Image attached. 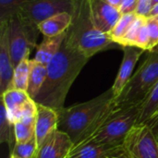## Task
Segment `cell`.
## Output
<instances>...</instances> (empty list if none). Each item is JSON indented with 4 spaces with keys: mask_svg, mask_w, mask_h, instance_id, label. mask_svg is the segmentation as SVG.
Listing matches in <instances>:
<instances>
[{
    "mask_svg": "<svg viewBox=\"0 0 158 158\" xmlns=\"http://www.w3.org/2000/svg\"><path fill=\"white\" fill-rule=\"evenodd\" d=\"M88 61L89 58L63 42L57 54L47 64L45 81L34 101L56 111L64 108L70 87Z\"/></svg>",
    "mask_w": 158,
    "mask_h": 158,
    "instance_id": "cell-1",
    "label": "cell"
},
{
    "mask_svg": "<svg viewBox=\"0 0 158 158\" xmlns=\"http://www.w3.org/2000/svg\"><path fill=\"white\" fill-rule=\"evenodd\" d=\"M114 103L115 96L110 88L89 101L64 107L57 111L58 130L68 134L76 145L90 134Z\"/></svg>",
    "mask_w": 158,
    "mask_h": 158,
    "instance_id": "cell-2",
    "label": "cell"
},
{
    "mask_svg": "<svg viewBox=\"0 0 158 158\" xmlns=\"http://www.w3.org/2000/svg\"><path fill=\"white\" fill-rule=\"evenodd\" d=\"M67 45L87 58L99 52L119 47L107 33L98 30L91 18L88 0H77L73 21L64 41Z\"/></svg>",
    "mask_w": 158,
    "mask_h": 158,
    "instance_id": "cell-3",
    "label": "cell"
},
{
    "mask_svg": "<svg viewBox=\"0 0 158 158\" xmlns=\"http://www.w3.org/2000/svg\"><path fill=\"white\" fill-rule=\"evenodd\" d=\"M140 106H118L114 103L104 116L99 126L76 145L88 143L122 145L129 131L137 124Z\"/></svg>",
    "mask_w": 158,
    "mask_h": 158,
    "instance_id": "cell-4",
    "label": "cell"
},
{
    "mask_svg": "<svg viewBox=\"0 0 158 158\" xmlns=\"http://www.w3.org/2000/svg\"><path fill=\"white\" fill-rule=\"evenodd\" d=\"M158 82V46L148 51L144 60L133 73L120 95L115 99L118 106H140Z\"/></svg>",
    "mask_w": 158,
    "mask_h": 158,
    "instance_id": "cell-5",
    "label": "cell"
},
{
    "mask_svg": "<svg viewBox=\"0 0 158 158\" xmlns=\"http://www.w3.org/2000/svg\"><path fill=\"white\" fill-rule=\"evenodd\" d=\"M77 0H27L18 7L20 19L31 26L38 27L42 21L56 14H74Z\"/></svg>",
    "mask_w": 158,
    "mask_h": 158,
    "instance_id": "cell-6",
    "label": "cell"
},
{
    "mask_svg": "<svg viewBox=\"0 0 158 158\" xmlns=\"http://www.w3.org/2000/svg\"><path fill=\"white\" fill-rule=\"evenodd\" d=\"M9 47L14 68L25 57L30 56L36 47L38 27L24 23L16 12L9 19Z\"/></svg>",
    "mask_w": 158,
    "mask_h": 158,
    "instance_id": "cell-7",
    "label": "cell"
},
{
    "mask_svg": "<svg viewBox=\"0 0 158 158\" xmlns=\"http://www.w3.org/2000/svg\"><path fill=\"white\" fill-rule=\"evenodd\" d=\"M123 147L131 158H158V141L145 123L136 124L127 134Z\"/></svg>",
    "mask_w": 158,
    "mask_h": 158,
    "instance_id": "cell-8",
    "label": "cell"
},
{
    "mask_svg": "<svg viewBox=\"0 0 158 158\" xmlns=\"http://www.w3.org/2000/svg\"><path fill=\"white\" fill-rule=\"evenodd\" d=\"M88 4L94 26L108 34L122 16L119 9L107 0H88Z\"/></svg>",
    "mask_w": 158,
    "mask_h": 158,
    "instance_id": "cell-9",
    "label": "cell"
},
{
    "mask_svg": "<svg viewBox=\"0 0 158 158\" xmlns=\"http://www.w3.org/2000/svg\"><path fill=\"white\" fill-rule=\"evenodd\" d=\"M14 66L9 47V22H0V92L11 88Z\"/></svg>",
    "mask_w": 158,
    "mask_h": 158,
    "instance_id": "cell-10",
    "label": "cell"
},
{
    "mask_svg": "<svg viewBox=\"0 0 158 158\" xmlns=\"http://www.w3.org/2000/svg\"><path fill=\"white\" fill-rule=\"evenodd\" d=\"M123 52H124V56L120 68L118 69L114 84L111 87L115 99L120 95L123 89L130 81L131 76L133 75L132 72L139 58L145 51L134 46H126L123 47Z\"/></svg>",
    "mask_w": 158,
    "mask_h": 158,
    "instance_id": "cell-11",
    "label": "cell"
},
{
    "mask_svg": "<svg viewBox=\"0 0 158 158\" xmlns=\"http://www.w3.org/2000/svg\"><path fill=\"white\" fill-rule=\"evenodd\" d=\"M72 147L69 136L57 130L38 147L35 158H67Z\"/></svg>",
    "mask_w": 158,
    "mask_h": 158,
    "instance_id": "cell-12",
    "label": "cell"
},
{
    "mask_svg": "<svg viewBox=\"0 0 158 158\" xmlns=\"http://www.w3.org/2000/svg\"><path fill=\"white\" fill-rule=\"evenodd\" d=\"M38 105L35 119V139L38 147L58 130V112L51 107Z\"/></svg>",
    "mask_w": 158,
    "mask_h": 158,
    "instance_id": "cell-13",
    "label": "cell"
},
{
    "mask_svg": "<svg viewBox=\"0 0 158 158\" xmlns=\"http://www.w3.org/2000/svg\"><path fill=\"white\" fill-rule=\"evenodd\" d=\"M122 145L101 144L96 143L79 144L72 147L67 158H107Z\"/></svg>",
    "mask_w": 158,
    "mask_h": 158,
    "instance_id": "cell-14",
    "label": "cell"
},
{
    "mask_svg": "<svg viewBox=\"0 0 158 158\" xmlns=\"http://www.w3.org/2000/svg\"><path fill=\"white\" fill-rule=\"evenodd\" d=\"M73 15L69 12L56 14L38 24V29L46 37H54L66 32L71 26Z\"/></svg>",
    "mask_w": 158,
    "mask_h": 158,
    "instance_id": "cell-15",
    "label": "cell"
},
{
    "mask_svg": "<svg viewBox=\"0 0 158 158\" xmlns=\"http://www.w3.org/2000/svg\"><path fill=\"white\" fill-rule=\"evenodd\" d=\"M67 32H64L60 35L54 37H46L44 36L42 43L37 45L36 54L34 56V60L44 65H46L53 59V57L59 51L64 40L66 39Z\"/></svg>",
    "mask_w": 158,
    "mask_h": 158,
    "instance_id": "cell-16",
    "label": "cell"
},
{
    "mask_svg": "<svg viewBox=\"0 0 158 158\" xmlns=\"http://www.w3.org/2000/svg\"><path fill=\"white\" fill-rule=\"evenodd\" d=\"M47 75V66L31 59V71L28 81L27 94L31 99H35L40 93Z\"/></svg>",
    "mask_w": 158,
    "mask_h": 158,
    "instance_id": "cell-17",
    "label": "cell"
},
{
    "mask_svg": "<svg viewBox=\"0 0 158 158\" xmlns=\"http://www.w3.org/2000/svg\"><path fill=\"white\" fill-rule=\"evenodd\" d=\"M30 99H31L26 91L18 89H8L1 94V103L5 106L7 115L12 119L14 114L22 107Z\"/></svg>",
    "mask_w": 158,
    "mask_h": 158,
    "instance_id": "cell-18",
    "label": "cell"
},
{
    "mask_svg": "<svg viewBox=\"0 0 158 158\" xmlns=\"http://www.w3.org/2000/svg\"><path fill=\"white\" fill-rule=\"evenodd\" d=\"M158 112V82L149 92L140 105V112L137 124L146 123Z\"/></svg>",
    "mask_w": 158,
    "mask_h": 158,
    "instance_id": "cell-19",
    "label": "cell"
},
{
    "mask_svg": "<svg viewBox=\"0 0 158 158\" xmlns=\"http://www.w3.org/2000/svg\"><path fill=\"white\" fill-rule=\"evenodd\" d=\"M0 143H6L10 153L16 145L14 123L10 120L6 109L2 103L0 108Z\"/></svg>",
    "mask_w": 158,
    "mask_h": 158,
    "instance_id": "cell-20",
    "label": "cell"
},
{
    "mask_svg": "<svg viewBox=\"0 0 158 158\" xmlns=\"http://www.w3.org/2000/svg\"><path fill=\"white\" fill-rule=\"evenodd\" d=\"M30 71H31V59L29 58V56H27L23 58L15 67L11 88L21 90V91H27Z\"/></svg>",
    "mask_w": 158,
    "mask_h": 158,
    "instance_id": "cell-21",
    "label": "cell"
},
{
    "mask_svg": "<svg viewBox=\"0 0 158 158\" xmlns=\"http://www.w3.org/2000/svg\"><path fill=\"white\" fill-rule=\"evenodd\" d=\"M146 19H147V18H145V17L137 16L135 18V19L133 20V22L131 23V25L130 26V28L128 29V31H126V33L118 42V44L119 46H121L122 48L126 47V46H134L135 47L140 30H141L142 26L144 24V22L146 21Z\"/></svg>",
    "mask_w": 158,
    "mask_h": 158,
    "instance_id": "cell-22",
    "label": "cell"
},
{
    "mask_svg": "<svg viewBox=\"0 0 158 158\" xmlns=\"http://www.w3.org/2000/svg\"><path fill=\"white\" fill-rule=\"evenodd\" d=\"M136 17L137 15L135 14V12L122 14V16L120 17L119 20L117 22L113 30L108 33L110 39L118 44V42L126 33V31H128V29L130 28V26L131 25V23L133 22Z\"/></svg>",
    "mask_w": 158,
    "mask_h": 158,
    "instance_id": "cell-23",
    "label": "cell"
},
{
    "mask_svg": "<svg viewBox=\"0 0 158 158\" xmlns=\"http://www.w3.org/2000/svg\"><path fill=\"white\" fill-rule=\"evenodd\" d=\"M37 151L38 144L35 137H33L27 142L16 143L10 155H14L19 158H35Z\"/></svg>",
    "mask_w": 158,
    "mask_h": 158,
    "instance_id": "cell-24",
    "label": "cell"
},
{
    "mask_svg": "<svg viewBox=\"0 0 158 158\" xmlns=\"http://www.w3.org/2000/svg\"><path fill=\"white\" fill-rule=\"evenodd\" d=\"M14 131L16 143L27 142L35 137V125H30L17 121L14 123Z\"/></svg>",
    "mask_w": 158,
    "mask_h": 158,
    "instance_id": "cell-25",
    "label": "cell"
},
{
    "mask_svg": "<svg viewBox=\"0 0 158 158\" xmlns=\"http://www.w3.org/2000/svg\"><path fill=\"white\" fill-rule=\"evenodd\" d=\"M27 0H0V22L9 21L18 7Z\"/></svg>",
    "mask_w": 158,
    "mask_h": 158,
    "instance_id": "cell-26",
    "label": "cell"
},
{
    "mask_svg": "<svg viewBox=\"0 0 158 158\" xmlns=\"http://www.w3.org/2000/svg\"><path fill=\"white\" fill-rule=\"evenodd\" d=\"M147 28L149 33L148 51H151L158 46V21L155 18H147Z\"/></svg>",
    "mask_w": 158,
    "mask_h": 158,
    "instance_id": "cell-27",
    "label": "cell"
},
{
    "mask_svg": "<svg viewBox=\"0 0 158 158\" xmlns=\"http://www.w3.org/2000/svg\"><path fill=\"white\" fill-rule=\"evenodd\" d=\"M135 47L141 48L144 51H148L149 49V33H148V28H147V19L140 30Z\"/></svg>",
    "mask_w": 158,
    "mask_h": 158,
    "instance_id": "cell-28",
    "label": "cell"
},
{
    "mask_svg": "<svg viewBox=\"0 0 158 158\" xmlns=\"http://www.w3.org/2000/svg\"><path fill=\"white\" fill-rule=\"evenodd\" d=\"M153 8V0H139L135 10L137 16L148 18Z\"/></svg>",
    "mask_w": 158,
    "mask_h": 158,
    "instance_id": "cell-29",
    "label": "cell"
},
{
    "mask_svg": "<svg viewBox=\"0 0 158 158\" xmlns=\"http://www.w3.org/2000/svg\"><path fill=\"white\" fill-rule=\"evenodd\" d=\"M139 0H122L118 9L121 14L135 12Z\"/></svg>",
    "mask_w": 158,
    "mask_h": 158,
    "instance_id": "cell-30",
    "label": "cell"
},
{
    "mask_svg": "<svg viewBox=\"0 0 158 158\" xmlns=\"http://www.w3.org/2000/svg\"><path fill=\"white\" fill-rule=\"evenodd\" d=\"M145 124H147L152 129L156 138L158 141V112L156 115H154Z\"/></svg>",
    "mask_w": 158,
    "mask_h": 158,
    "instance_id": "cell-31",
    "label": "cell"
},
{
    "mask_svg": "<svg viewBox=\"0 0 158 158\" xmlns=\"http://www.w3.org/2000/svg\"><path fill=\"white\" fill-rule=\"evenodd\" d=\"M107 158H131L129 156H128V154L126 153V151H125V149H124V147H123V145L122 146H120L117 151H115L113 154H111Z\"/></svg>",
    "mask_w": 158,
    "mask_h": 158,
    "instance_id": "cell-32",
    "label": "cell"
},
{
    "mask_svg": "<svg viewBox=\"0 0 158 158\" xmlns=\"http://www.w3.org/2000/svg\"><path fill=\"white\" fill-rule=\"evenodd\" d=\"M156 16H158V4L155 5V6H153L152 10H151V12H150V15H149V17H151V18L156 17ZM149 17H148V18H149Z\"/></svg>",
    "mask_w": 158,
    "mask_h": 158,
    "instance_id": "cell-33",
    "label": "cell"
},
{
    "mask_svg": "<svg viewBox=\"0 0 158 158\" xmlns=\"http://www.w3.org/2000/svg\"><path fill=\"white\" fill-rule=\"evenodd\" d=\"M110 4H112L114 6H116V7H119V6H120V4H121V2H122V0H107Z\"/></svg>",
    "mask_w": 158,
    "mask_h": 158,
    "instance_id": "cell-34",
    "label": "cell"
},
{
    "mask_svg": "<svg viewBox=\"0 0 158 158\" xmlns=\"http://www.w3.org/2000/svg\"><path fill=\"white\" fill-rule=\"evenodd\" d=\"M156 4H158V0H153V6Z\"/></svg>",
    "mask_w": 158,
    "mask_h": 158,
    "instance_id": "cell-35",
    "label": "cell"
},
{
    "mask_svg": "<svg viewBox=\"0 0 158 158\" xmlns=\"http://www.w3.org/2000/svg\"><path fill=\"white\" fill-rule=\"evenodd\" d=\"M9 158H19V157H18V156H14V155H10V157Z\"/></svg>",
    "mask_w": 158,
    "mask_h": 158,
    "instance_id": "cell-36",
    "label": "cell"
},
{
    "mask_svg": "<svg viewBox=\"0 0 158 158\" xmlns=\"http://www.w3.org/2000/svg\"><path fill=\"white\" fill-rule=\"evenodd\" d=\"M153 18H155V19H156V20H157V21H158V16H156V17H153Z\"/></svg>",
    "mask_w": 158,
    "mask_h": 158,
    "instance_id": "cell-37",
    "label": "cell"
}]
</instances>
